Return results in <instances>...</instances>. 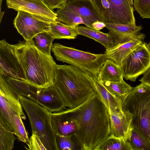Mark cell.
I'll return each mask as SVG.
<instances>
[{"mask_svg": "<svg viewBox=\"0 0 150 150\" xmlns=\"http://www.w3.org/2000/svg\"><path fill=\"white\" fill-rule=\"evenodd\" d=\"M71 110L76 123L75 136L80 150H96L111 135L108 110L104 102L97 93Z\"/></svg>", "mask_w": 150, "mask_h": 150, "instance_id": "1", "label": "cell"}, {"mask_svg": "<svg viewBox=\"0 0 150 150\" xmlns=\"http://www.w3.org/2000/svg\"><path fill=\"white\" fill-rule=\"evenodd\" d=\"M53 84L61 93L66 106L71 109L79 107L97 93L93 79L71 65H57Z\"/></svg>", "mask_w": 150, "mask_h": 150, "instance_id": "2", "label": "cell"}, {"mask_svg": "<svg viewBox=\"0 0 150 150\" xmlns=\"http://www.w3.org/2000/svg\"><path fill=\"white\" fill-rule=\"evenodd\" d=\"M14 45L16 54L24 73L25 80L40 88L53 84L57 64L52 57L37 49L34 45L33 39L19 41Z\"/></svg>", "mask_w": 150, "mask_h": 150, "instance_id": "3", "label": "cell"}, {"mask_svg": "<svg viewBox=\"0 0 150 150\" xmlns=\"http://www.w3.org/2000/svg\"><path fill=\"white\" fill-rule=\"evenodd\" d=\"M120 101L132 125L150 144V86L141 82Z\"/></svg>", "mask_w": 150, "mask_h": 150, "instance_id": "4", "label": "cell"}, {"mask_svg": "<svg viewBox=\"0 0 150 150\" xmlns=\"http://www.w3.org/2000/svg\"><path fill=\"white\" fill-rule=\"evenodd\" d=\"M8 84L20 96L31 100L46 108L50 113L66 109V107L60 92L54 84L48 87L40 88L25 80L4 75Z\"/></svg>", "mask_w": 150, "mask_h": 150, "instance_id": "5", "label": "cell"}, {"mask_svg": "<svg viewBox=\"0 0 150 150\" xmlns=\"http://www.w3.org/2000/svg\"><path fill=\"white\" fill-rule=\"evenodd\" d=\"M51 50L57 60L76 67L92 79L98 80L100 69L107 59L105 53L85 52L59 43L53 44Z\"/></svg>", "mask_w": 150, "mask_h": 150, "instance_id": "6", "label": "cell"}, {"mask_svg": "<svg viewBox=\"0 0 150 150\" xmlns=\"http://www.w3.org/2000/svg\"><path fill=\"white\" fill-rule=\"evenodd\" d=\"M19 97L21 105L29 118L32 131L36 132L47 150H58L51 123V113L29 98Z\"/></svg>", "mask_w": 150, "mask_h": 150, "instance_id": "7", "label": "cell"}, {"mask_svg": "<svg viewBox=\"0 0 150 150\" xmlns=\"http://www.w3.org/2000/svg\"><path fill=\"white\" fill-rule=\"evenodd\" d=\"M103 21L136 25L133 5L129 0H91Z\"/></svg>", "mask_w": 150, "mask_h": 150, "instance_id": "8", "label": "cell"}, {"mask_svg": "<svg viewBox=\"0 0 150 150\" xmlns=\"http://www.w3.org/2000/svg\"><path fill=\"white\" fill-rule=\"evenodd\" d=\"M23 108L19 96L7 83L4 76L0 74V114L11 126L15 136L17 132L14 116L20 115L25 120Z\"/></svg>", "mask_w": 150, "mask_h": 150, "instance_id": "9", "label": "cell"}, {"mask_svg": "<svg viewBox=\"0 0 150 150\" xmlns=\"http://www.w3.org/2000/svg\"><path fill=\"white\" fill-rule=\"evenodd\" d=\"M150 67V51L146 44H140L123 59L120 68L123 78L135 81L137 77Z\"/></svg>", "mask_w": 150, "mask_h": 150, "instance_id": "10", "label": "cell"}, {"mask_svg": "<svg viewBox=\"0 0 150 150\" xmlns=\"http://www.w3.org/2000/svg\"><path fill=\"white\" fill-rule=\"evenodd\" d=\"M13 24L18 32L24 39L28 41L37 34L49 31L50 23L45 21L28 13L18 11Z\"/></svg>", "mask_w": 150, "mask_h": 150, "instance_id": "11", "label": "cell"}, {"mask_svg": "<svg viewBox=\"0 0 150 150\" xmlns=\"http://www.w3.org/2000/svg\"><path fill=\"white\" fill-rule=\"evenodd\" d=\"M0 74L19 80H25L23 70L15 52L14 45L8 43L4 39L0 41Z\"/></svg>", "mask_w": 150, "mask_h": 150, "instance_id": "12", "label": "cell"}, {"mask_svg": "<svg viewBox=\"0 0 150 150\" xmlns=\"http://www.w3.org/2000/svg\"><path fill=\"white\" fill-rule=\"evenodd\" d=\"M9 8L21 11L51 23L56 21L57 14L48 8L42 0H6Z\"/></svg>", "mask_w": 150, "mask_h": 150, "instance_id": "13", "label": "cell"}, {"mask_svg": "<svg viewBox=\"0 0 150 150\" xmlns=\"http://www.w3.org/2000/svg\"><path fill=\"white\" fill-rule=\"evenodd\" d=\"M51 114L52 125L55 134L75 135L76 123L70 108Z\"/></svg>", "mask_w": 150, "mask_h": 150, "instance_id": "14", "label": "cell"}, {"mask_svg": "<svg viewBox=\"0 0 150 150\" xmlns=\"http://www.w3.org/2000/svg\"><path fill=\"white\" fill-rule=\"evenodd\" d=\"M145 35L140 33L137 36L124 43L118 44L105 53L107 59H110L120 67L125 57L140 44L144 42Z\"/></svg>", "mask_w": 150, "mask_h": 150, "instance_id": "15", "label": "cell"}, {"mask_svg": "<svg viewBox=\"0 0 150 150\" xmlns=\"http://www.w3.org/2000/svg\"><path fill=\"white\" fill-rule=\"evenodd\" d=\"M106 28L114 38L115 45L125 42L134 38L143 29L142 25H134L112 23H105Z\"/></svg>", "mask_w": 150, "mask_h": 150, "instance_id": "16", "label": "cell"}, {"mask_svg": "<svg viewBox=\"0 0 150 150\" xmlns=\"http://www.w3.org/2000/svg\"><path fill=\"white\" fill-rule=\"evenodd\" d=\"M109 114L111 135L126 141L132 127L130 118L125 112L119 113L109 112Z\"/></svg>", "mask_w": 150, "mask_h": 150, "instance_id": "17", "label": "cell"}, {"mask_svg": "<svg viewBox=\"0 0 150 150\" xmlns=\"http://www.w3.org/2000/svg\"><path fill=\"white\" fill-rule=\"evenodd\" d=\"M64 6L79 13L92 25L97 21L103 22L91 0H67Z\"/></svg>", "mask_w": 150, "mask_h": 150, "instance_id": "18", "label": "cell"}, {"mask_svg": "<svg viewBox=\"0 0 150 150\" xmlns=\"http://www.w3.org/2000/svg\"><path fill=\"white\" fill-rule=\"evenodd\" d=\"M57 18L56 21L66 25L77 26L83 24L86 27L93 29L92 24L87 19L75 11L64 6L56 11Z\"/></svg>", "mask_w": 150, "mask_h": 150, "instance_id": "19", "label": "cell"}, {"mask_svg": "<svg viewBox=\"0 0 150 150\" xmlns=\"http://www.w3.org/2000/svg\"><path fill=\"white\" fill-rule=\"evenodd\" d=\"M93 80L97 93L104 102L108 112L124 113L120 100L111 94L98 80Z\"/></svg>", "mask_w": 150, "mask_h": 150, "instance_id": "20", "label": "cell"}, {"mask_svg": "<svg viewBox=\"0 0 150 150\" xmlns=\"http://www.w3.org/2000/svg\"><path fill=\"white\" fill-rule=\"evenodd\" d=\"M77 30L79 35L92 39L99 42L105 47L106 50H109L115 45L112 36L109 33H105L83 26H78Z\"/></svg>", "mask_w": 150, "mask_h": 150, "instance_id": "21", "label": "cell"}, {"mask_svg": "<svg viewBox=\"0 0 150 150\" xmlns=\"http://www.w3.org/2000/svg\"><path fill=\"white\" fill-rule=\"evenodd\" d=\"M123 79L120 67L112 60L107 59L99 71L98 80L117 82Z\"/></svg>", "mask_w": 150, "mask_h": 150, "instance_id": "22", "label": "cell"}, {"mask_svg": "<svg viewBox=\"0 0 150 150\" xmlns=\"http://www.w3.org/2000/svg\"><path fill=\"white\" fill-rule=\"evenodd\" d=\"M11 126L0 114V150H11L16 137Z\"/></svg>", "mask_w": 150, "mask_h": 150, "instance_id": "23", "label": "cell"}, {"mask_svg": "<svg viewBox=\"0 0 150 150\" xmlns=\"http://www.w3.org/2000/svg\"><path fill=\"white\" fill-rule=\"evenodd\" d=\"M77 26L66 25L56 21L50 23L49 32L54 39H74L79 35Z\"/></svg>", "mask_w": 150, "mask_h": 150, "instance_id": "24", "label": "cell"}, {"mask_svg": "<svg viewBox=\"0 0 150 150\" xmlns=\"http://www.w3.org/2000/svg\"><path fill=\"white\" fill-rule=\"evenodd\" d=\"M33 38L34 46L39 51L50 57L52 42L54 38L49 31H44L36 35Z\"/></svg>", "mask_w": 150, "mask_h": 150, "instance_id": "25", "label": "cell"}, {"mask_svg": "<svg viewBox=\"0 0 150 150\" xmlns=\"http://www.w3.org/2000/svg\"><path fill=\"white\" fill-rule=\"evenodd\" d=\"M100 81L111 94L118 98L120 100L124 96L129 93L134 88L126 83L123 79L117 82L105 81Z\"/></svg>", "mask_w": 150, "mask_h": 150, "instance_id": "26", "label": "cell"}, {"mask_svg": "<svg viewBox=\"0 0 150 150\" xmlns=\"http://www.w3.org/2000/svg\"><path fill=\"white\" fill-rule=\"evenodd\" d=\"M131 150L129 144L122 138L111 135L98 147L96 150Z\"/></svg>", "mask_w": 150, "mask_h": 150, "instance_id": "27", "label": "cell"}, {"mask_svg": "<svg viewBox=\"0 0 150 150\" xmlns=\"http://www.w3.org/2000/svg\"><path fill=\"white\" fill-rule=\"evenodd\" d=\"M130 134L126 141L131 150H150V144L132 125Z\"/></svg>", "mask_w": 150, "mask_h": 150, "instance_id": "28", "label": "cell"}, {"mask_svg": "<svg viewBox=\"0 0 150 150\" xmlns=\"http://www.w3.org/2000/svg\"><path fill=\"white\" fill-rule=\"evenodd\" d=\"M55 136L58 150H74L77 149L78 146L79 148L75 134H55Z\"/></svg>", "mask_w": 150, "mask_h": 150, "instance_id": "29", "label": "cell"}, {"mask_svg": "<svg viewBox=\"0 0 150 150\" xmlns=\"http://www.w3.org/2000/svg\"><path fill=\"white\" fill-rule=\"evenodd\" d=\"M14 122L16 129V136L18 139L26 144L30 142L28 133L25 127L21 116L19 114L14 116Z\"/></svg>", "mask_w": 150, "mask_h": 150, "instance_id": "30", "label": "cell"}, {"mask_svg": "<svg viewBox=\"0 0 150 150\" xmlns=\"http://www.w3.org/2000/svg\"><path fill=\"white\" fill-rule=\"evenodd\" d=\"M135 9L143 18H150V0H134Z\"/></svg>", "mask_w": 150, "mask_h": 150, "instance_id": "31", "label": "cell"}, {"mask_svg": "<svg viewBox=\"0 0 150 150\" xmlns=\"http://www.w3.org/2000/svg\"><path fill=\"white\" fill-rule=\"evenodd\" d=\"M29 140V143L26 144L28 148L26 149L29 150H47L35 131H32V134Z\"/></svg>", "mask_w": 150, "mask_h": 150, "instance_id": "32", "label": "cell"}, {"mask_svg": "<svg viewBox=\"0 0 150 150\" xmlns=\"http://www.w3.org/2000/svg\"><path fill=\"white\" fill-rule=\"evenodd\" d=\"M43 2L50 9H59L65 5L67 0H42Z\"/></svg>", "mask_w": 150, "mask_h": 150, "instance_id": "33", "label": "cell"}, {"mask_svg": "<svg viewBox=\"0 0 150 150\" xmlns=\"http://www.w3.org/2000/svg\"><path fill=\"white\" fill-rule=\"evenodd\" d=\"M143 74V77L139 81L145 83L150 86V67Z\"/></svg>", "mask_w": 150, "mask_h": 150, "instance_id": "34", "label": "cell"}, {"mask_svg": "<svg viewBox=\"0 0 150 150\" xmlns=\"http://www.w3.org/2000/svg\"><path fill=\"white\" fill-rule=\"evenodd\" d=\"M92 25L93 29L96 30H100L106 27L105 23L100 21H95L92 24Z\"/></svg>", "mask_w": 150, "mask_h": 150, "instance_id": "35", "label": "cell"}, {"mask_svg": "<svg viewBox=\"0 0 150 150\" xmlns=\"http://www.w3.org/2000/svg\"><path fill=\"white\" fill-rule=\"evenodd\" d=\"M146 46L148 49L150 51V42H149L148 44H146Z\"/></svg>", "mask_w": 150, "mask_h": 150, "instance_id": "36", "label": "cell"}, {"mask_svg": "<svg viewBox=\"0 0 150 150\" xmlns=\"http://www.w3.org/2000/svg\"><path fill=\"white\" fill-rule=\"evenodd\" d=\"M132 5H133V3L132 0H129Z\"/></svg>", "mask_w": 150, "mask_h": 150, "instance_id": "37", "label": "cell"}, {"mask_svg": "<svg viewBox=\"0 0 150 150\" xmlns=\"http://www.w3.org/2000/svg\"><path fill=\"white\" fill-rule=\"evenodd\" d=\"M2 1V0H0V12H1V3Z\"/></svg>", "mask_w": 150, "mask_h": 150, "instance_id": "38", "label": "cell"}]
</instances>
